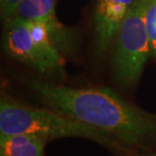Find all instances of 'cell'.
<instances>
[{
	"label": "cell",
	"mask_w": 156,
	"mask_h": 156,
	"mask_svg": "<svg viewBox=\"0 0 156 156\" xmlns=\"http://www.w3.org/2000/svg\"><path fill=\"white\" fill-rule=\"evenodd\" d=\"M150 0H135L122 23L116 37L113 59L119 83L131 87L138 82L149 57H151L146 23Z\"/></svg>",
	"instance_id": "obj_3"
},
{
	"label": "cell",
	"mask_w": 156,
	"mask_h": 156,
	"mask_svg": "<svg viewBox=\"0 0 156 156\" xmlns=\"http://www.w3.org/2000/svg\"><path fill=\"white\" fill-rule=\"evenodd\" d=\"M46 143L34 134L0 136V156H45Z\"/></svg>",
	"instance_id": "obj_7"
},
{
	"label": "cell",
	"mask_w": 156,
	"mask_h": 156,
	"mask_svg": "<svg viewBox=\"0 0 156 156\" xmlns=\"http://www.w3.org/2000/svg\"><path fill=\"white\" fill-rule=\"evenodd\" d=\"M135 0H98L94 11V27L99 54H104L112 46Z\"/></svg>",
	"instance_id": "obj_5"
},
{
	"label": "cell",
	"mask_w": 156,
	"mask_h": 156,
	"mask_svg": "<svg viewBox=\"0 0 156 156\" xmlns=\"http://www.w3.org/2000/svg\"><path fill=\"white\" fill-rule=\"evenodd\" d=\"M30 89L50 108L113 136L123 145L156 144V115L140 110L105 87L76 88L32 78Z\"/></svg>",
	"instance_id": "obj_1"
},
{
	"label": "cell",
	"mask_w": 156,
	"mask_h": 156,
	"mask_svg": "<svg viewBox=\"0 0 156 156\" xmlns=\"http://www.w3.org/2000/svg\"><path fill=\"white\" fill-rule=\"evenodd\" d=\"M138 156H156V153H150V154H142Z\"/></svg>",
	"instance_id": "obj_11"
},
{
	"label": "cell",
	"mask_w": 156,
	"mask_h": 156,
	"mask_svg": "<svg viewBox=\"0 0 156 156\" xmlns=\"http://www.w3.org/2000/svg\"><path fill=\"white\" fill-rule=\"evenodd\" d=\"M20 2L21 0H0L2 17H4L5 20L14 17Z\"/></svg>",
	"instance_id": "obj_10"
},
{
	"label": "cell",
	"mask_w": 156,
	"mask_h": 156,
	"mask_svg": "<svg viewBox=\"0 0 156 156\" xmlns=\"http://www.w3.org/2000/svg\"><path fill=\"white\" fill-rule=\"evenodd\" d=\"M34 134L48 140L78 137L96 142L111 150L121 151L123 144L95 127L52 108H33L6 94L0 99V136Z\"/></svg>",
	"instance_id": "obj_2"
},
{
	"label": "cell",
	"mask_w": 156,
	"mask_h": 156,
	"mask_svg": "<svg viewBox=\"0 0 156 156\" xmlns=\"http://www.w3.org/2000/svg\"><path fill=\"white\" fill-rule=\"evenodd\" d=\"M55 3L56 0H21L15 16L45 23L52 39L56 37L61 39L63 30L56 18Z\"/></svg>",
	"instance_id": "obj_6"
},
{
	"label": "cell",
	"mask_w": 156,
	"mask_h": 156,
	"mask_svg": "<svg viewBox=\"0 0 156 156\" xmlns=\"http://www.w3.org/2000/svg\"><path fill=\"white\" fill-rule=\"evenodd\" d=\"M3 47L8 56L43 75L54 79L64 78V74L59 72L40 52L33 39L29 23L23 18L14 16L6 20Z\"/></svg>",
	"instance_id": "obj_4"
},
{
	"label": "cell",
	"mask_w": 156,
	"mask_h": 156,
	"mask_svg": "<svg viewBox=\"0 0 156 156\" xmlns=\"http://www.w3.org/2000/svg\"><path fill=\"white\" fill-rule=\"evenodd\" d=\"M29 23L30 33H32L33 39L35 41L37 47L42 53L43 56L57 69L59 72L64 74V63L62 60L60 53L58 52L57 48L55 46V43L53 41L51 34L49 32V29L45 23L40 21L27 20Z\"/></svg>",
	"instance_id": "obj_8"
},
{
	"label": "cell",
	"mask_w": 156,
	"mask_h": 156,
	"mask_svg": "<svg viewBox=\"0 0 156 156\" xmlns=\"http://www.w3.org/2000/svg\"><path fill=\"white\" fill-rule=\"evenodd\" d=\"M146 23L149 35L151 57L156 59V0H150L149 2Z\"/></svg>",
	"instance_id": "obj_9"
}]
</instances>
